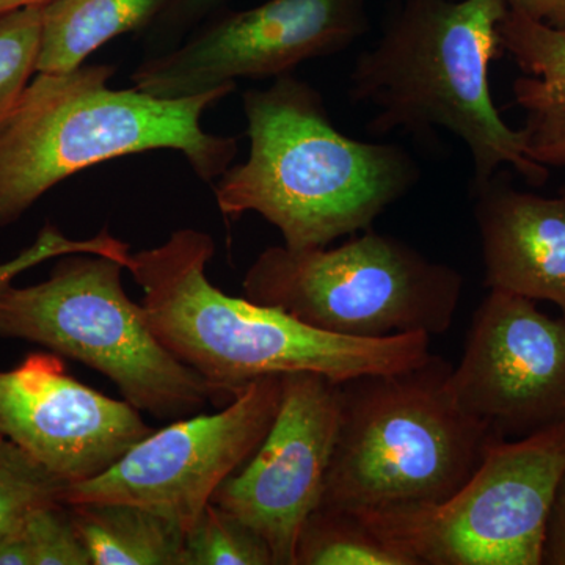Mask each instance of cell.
Wrapping results in <instances>:
<instances>
[{
  "instance_id": "5b68a950",
  "label": "cell",
  "mask_w": 565,
  "mask_h": 565,
  "mask_svg": "<svg viewBox=\"0 0 565 565\" xmlns=\"http://www.w3.org/2000/svg\"><path fill=\"white\" fill-rule=\"evenodd\" d=\"M441 356L341 386L340 426L319 508L352 514L444 503L481 463L494 435L452 396Z\"/></svg>"
},
{
  "instance_id": "7402d4cb",
  "label": "cell",
  "mask_w": 565,
  "mask_h": 565,
  "mask_svg": "<svg viewBox=\"0 0 565 565\" xmlns=\"http://www.w3.org/2000/svg\"><path fill=\"white\" fill-rule=\"evenodd\" d=\"M32 565H92L90 553L74 525L68 504L35 509L21 522Z\"/></svg>"
},
{
  "instance_id": "52a82bcc",
  "label": "cell",
  "mask_w": 565,
  "mask_h": 565,
  "mask_svg": "<svg viewBox=\"0 0 565 565\" xmlns=\"http://www.w3.org/2000/svg\"><path fill=\"white\" fill-rule=\"evenodd\" d=\"M244 297L341 337L444 334L455 322L463 278L448 264L367 230L340 247L266 248L248 267Z\"/></svg>"
},
{
  "instance_id": "30bf717a",
  "label": "cell",
  "mask_w": 565,
  "mask_h": 565,
  "mask_svg": "<svg viewBox=\"0 0 565 565\" xmlns=\"http://www.w3.org/2000/svg\"><path fill=\"white\" fill-rule=\"evenodd\" d=\"M367 28L364 0H266L223 14L184 43L150 55L131 79L139 90L169 99L239 79H277L300 63L348 50Z\"/></svg>"
},
{
  "instance_id": "603a6c76",
  "label": "cell",
  "mask_w": 565,
  "mask_h": 565,
  "mask_svg": "<svg viewBox=\"0 0 565 565\" xmlns=\"http://www.w3.org/2000/svg\"><path fill=\"white\" fill-rule=\"evenodd\" d=\"M225 2L226 0H172L156 18L152 28L154 35L151 41L156 50H159L156 54L172 50L182 33L221 9Z\"/></svg>"
},
{
  "instance_id": "8992f818",
  "label": "cell",
  "mask_w": 565,
  "mask_h": 565,
  "mask_svg": "<svg viewBox=\"0 0 565 565\" xmlns=\"http://www.w3.org/2000/svg\"><path fill=\"white\" fill-rule=\"evenodd\" d=\"M125 266L96 253L61 256L46 280L0 289V338L29 341L106 375L122 399L162 422L200 414L214 396L156 337L122 288Z\"/></svg>"
},
{
  "instance_id": "8fae6325",
  "label": "cell",
  "mask_w": 565,
  "mask_h": 565,
  "mask_svg": "<svg viewBox=\"0 0 565 565\" xmlns=\"http://www.w3.org/2000/svg\"><path fill=\"white\" fill-rule=\"evenodd\" d=\"M449 388L494 437L519 440L565 423V319L490 289L473 316Z\"/></svg>"
},
{
  "instance_id": "e0dca14e",
  "label": "cell",
  "mask_w": 565,
  "mask_h": 565,
  "mask_svg": "<svg viewBox=\"0 0 565 565\" xmlns=\"http://www.w3.org/2000/svg\"><path fill=\"white\" fill-rule=\"evenodd\" d=\"M68 508L92 565H185V533L166 516L117 501Z\"/></svg>"
},
{
  "instance_id": "7c38bea8",
  "label": "cell",
  "mask_w": 565,
  "mask_h": 565,
  "mask_svg": "<svg viewBox=\"0 0 565 565\" xmlns=\"http://www.w3.org/2000/svg\"><path fill=\"white\" fill-rule=\"evenodd\" d=\"M341 386L316 373L282 374L281 403L255 452L212 494L253 527L275 565H296L300 531L322 501L340 426Z\"/></svg>"
},
{
  "instance_id": "4fadbf2b",
  "label": "cell",
  "mask_w": 565,
  "mask_h": 565,
  "mask_svg": "<svg viewBox=\"0 0 565 565\" xmlns=\"http://www.w3.org/2000/svg\"><path fill=\"white\" fill-rule=\"evenodd\" d=\"M152 430L128 401L71 377L57 353L0 371V434L65 484L103 475Z\"/></svg>"
},
{
  "instance_id": "ba28073f",
  "label": "cell",
  "mask_w": 565,
  "mask_h": 565,
  "mask_svg": "<svg viewBox=\"0 0 565 565\" xmlns=\"http://www.w3.org/2000/svg\"><path fill=\"white\" fill-rule=\"evenodd\" d=\"M565 473V423L493 438L467 484L440 504L355 514L414 565H539Z\"/></svg>"
},
{
  "instance_id": "9c48e42d",
  "label": "cell",
  "mask_w": 565,
  "mask_h": 565,
  "mask_svg": "<svg viewBox=\"0 0 565 565\" xmlns=\"http://www.w3.org/2000/svg\"><path fill=\"white\" fill-rule=\"evenodd\" d=\"M281 390L282 375H269L215 414L185 416L152 430L103 475L66 487L63 503L136 504L188 534L215 490L262 445L280 408Z\"/></svg>"
},
{
  "instance_id": "ffe728a7",
  "label": "cell",
  "mask_w": 565,
  "mask_h": 565,
  "mask_svg": "<svg viewBox=\"0 0 565 565\" xmlns=\"http://www.w3.org/2000/svg\"><path fill=\"white\" fill-rule=\"evenodd\" d=\"M68 484L0 434V535L35 509L63 503Z\"/></svg>"
},
{
  "instance_id": "d6986e66",
  "label": "cell",
  "mask_w": 565,
  "mask_h": 565,
  "mask_svg": "<svg viewBox=\"0 0 565 565\" xmlns=\"http://www.w3.org/2000/svg\"><path fill=\"white\" fill-rule=\"evenodd\" d=\"M184 548L185 565H275L262 535L214 503L185 534Z\"/></svg>"
},
{
  "instance_id": "484cf974",
  "label": "cell",
  "mask_w": 565,
  "mask_h": 565,
  "mask_svg": "<svg viewBox=\"0 0 565 565\" xmlns=\"http://www.w3.org/2000/svg\"><path fill=\"white\" fill-rule=\"evenodd\" d=\"M20 525L0 535V565H32L31 552Z\"/></svg>"
},
{
  "instance_id": "4316f807",
  "label": "cell",
  "mask_w": 565,
  "mask_h": 565,
  "mask_svg": "<svg viewBox=\"0 0 565 565\" xmlns=\"http://www.w3.org/2000/svg\"><path fill=\"white\" fill-rule=\"evenodd\" d=\"M51 0H0V14L9 13V11L25 9V7L44 6Z\"/></svg>"
},
{
  "instance_id": "7a4b0ae2",
  "label": "cell",
  "mask_w": 565,
  "mask_h": 565,
  "mask_svg": "<svg viewBox=\"0 0 565 565\" xmlns=\"http://www.w3.org/2000/svg\"><path fill=\"white\" fill-rule=\"evenodd\" d=\"M248 158L214 185L225 217L255 212L294 250L367 232L419 178L399 145L351 139L334 128L322 96L291 74L244 93Z\"/></svg>"
},
{
  "instance_id": "d4e9b609",
  "label": "cell",
  "mask_w": 565,
  "mask_h": 565,
  "mask_svg": "<svg viewBox=\"0 0 565 565\" xmlns=\"http://www.w3.org/2000/svg\"><path fill=\"white\" fill-rule=\"evenodd\" d=\"M509 9L520 11L535 21L565 28V0H505Z\"/></svg>"
},
{
  "instance_id": "2e32d148",
  "label": "cell",
  "mask_w": 565,
  "mask_h": 565,
  "mask_svg": "<svg viewBox=\"0 0 565 565\" xmlns=\"http://www.w3.org/2000/svg\"><path fill=\"white\" fill-rule=\"evenodd\" d=\"M172 0H51L41 14L36 73L79 68L104 44L152 24Z\"/></svg>"
},
{
  "instance_id": "5bb4252c",
  "label": "cell",
  "mask_w": 565,
  "mask_h": 565,
  "mask_svg": "<svg viewBox=\"0 0 565 565\" xmlns=\"http://www.w3.org/2000/svg\"><path fill=\"white\" fill-rule=\"evenodd\" d=\"M473 196L487 288L548 300L565 319V196L516 191L498 173Z\"/></svg>"
},
{
  "instance_id": "3957f363",
  "label": "cell",
  "mask_w": 565,
  "mask_h": 565,
  "mask_svg": "<svg viewBox=\"0 0 565 565\" xmlns=\"http://www.w3.org/2000/svg\"><path fill=\"white\" fill-rule=\"evenodd\" d=\"M508 11L505 0H404L353 63L349 96L374 110L370 132L446 129L467 145L473 182L511 167L545 184L550 170L527 158L522 131L501 117L490 88Z\"/></svg>"
},
{
  "instance_id": "44dd1931",
  "label": "cell",
  "mask_w": 565,
  "mask_h": 565,
  "mask_svg": "<svg viewBox=\"0 0 565 565\" xmlns=\"http://www.w3.org/2000/svg\"><path fill=\"white\" fill-rule=\"evenodd\" d=\"M43 6L0 14V132L36 74Z\"/></svg>"
},
{
  "instance_id": "ac0fdd59",
  "label": "cell",
  "mask_w": 565,
  "mask_h": 565,
  "mask_svg": "<svg viewBox=\"0 0 565 565\" xmlns=\"http://www.w3.org/2000/svg\"><path fill=\"white\" fill-rule=\"evenodd\" d=\"M296 565H414L352 512L316 509L297 541Z\"/></svg>"
},
{
  "instance_id": "277c9868",
  "label": "cell",
  "mask_w": 565,
  "mask_h": 565,
  "mask_svg": "<svg viewBox=\"0 0 565 565\" xmlns=\"http://www.w3.org/2000/svg\"><path fill=\"white\" fill-rule=\"evenodd\" d=\"M110 65L36 73L0 132V228L20 221L44 193L82 170L122 156L180 151L204 182L237 154L234 137L204 131L202 118L236 84L188 98L114 90Z\"/></svg>"
},
{
  "instance_id": "6da1fadb",
  "label": "cell",
  "mask_w": 565,
  "mask_h": 565,
  "mask_svg": "<svg viewBox=\"0 0 565 565\" xmlns=\"http://www.w3.org/2000/svg\"><path fill=\"white\" fill-rule=\"evenodd\" d=\"M214 253L210 234L182 228L158 247L131 253L125 269L143 291L141 307L156 337L206 382L217 407L269 375L316 373L343 384L412 370L434 355L426 333L341 337L228 296L207 278Z\"/></svg>"
},
{
  "instance_id": "9a60e30c",
  "label": "cell",
  "mask_w": 565,
  "mask_h": 565,
  "mask_svg": "<svg viewBox=\"0 0 565 565\" xmlns=\"http://www.w3.org/2000/svg\"><path fill=\"white\" fill-rule=\"evenodd\" d=\"M500 39L505 54L523 73L512 93L525 114L520 131L527 158L548 170H565V28L509 9ZM561 195L565 196V184Z\"/></svg>"
},
{
  "instance_id": "cb8c5ba5",
  "label": "cell",
  "mask_w": 565,
  "mask_h": 565,
  "mask_svg": "<svg viewBox=\"0 0 565 565\" xmlns=\"http://www.w3.org/2000/svg\"><path fill=\"white\" fill-rule=\"evenodd\" d=\"M544 564L565 565V473L557 487L546 525Z\"/></svg>"
}]
</instances>
